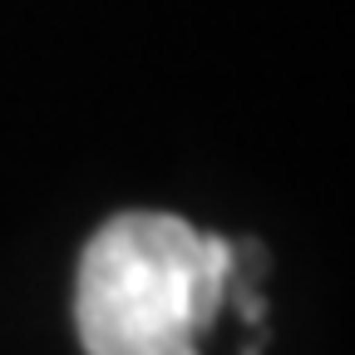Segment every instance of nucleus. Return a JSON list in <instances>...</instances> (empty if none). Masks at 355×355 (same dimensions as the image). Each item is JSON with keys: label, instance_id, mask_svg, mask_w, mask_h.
<instances>
[{"label": "nucleus", "instance_id": "nucleus-1", "mask_svg": "<svg viewBox=\"0 0 355 355\" xmlns=\"http://www.w3.org/2000/svg\"><path fill=\"white\" fill-rule=\"evenodd\" d=\"M227 247L163 212H128L94 232L74 282L89 355H193L212 321Z\"/></svg>", "mask_w": 355, "mask_h": 355}]
</instances>
